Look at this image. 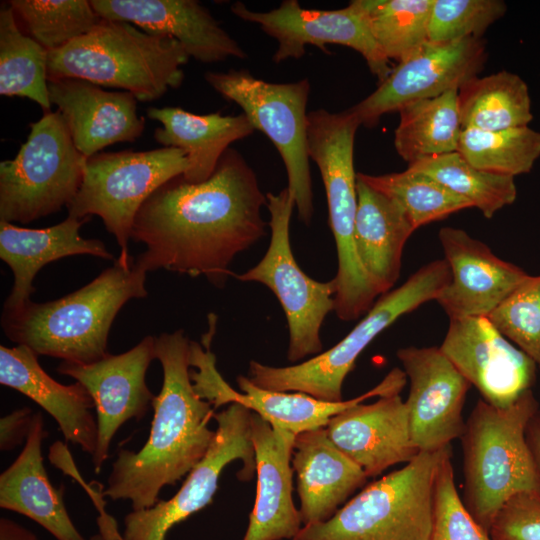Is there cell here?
Returning a JSON list of instances; mask_svg holds the SVG:
<instances>
[{"instance_id": "cell-1", "label": "cell", "mask_w": 540, "mask_h": 540, "mask_svg": "<svg viewBox=\"0 0 540 540\" xmlns=\"http://www.w3.org/2000/svg\"><path fill=\"white\" fill-rule=\"evenodd\" d=\"M266 203L253 169L229 148L206 181L190 183L177 176L143 203L131 239L146 249L135 263L145 272L205 276L223 287L234 276L230 265L235 256L265 236Z\"/></svg>"}, {"instance_id": "cell-2", "label": "cell", "mask_w": 540, "mask_h": 540, "mask_svg": "<svg viewBox=\"0 0 540 540\" xmlns=\"http://www.w3.org/2000/svg\"><path fill=\"white\" fill-rule=\"evenodd\" d=\"M190 341L182 329L155 337L163 382L152 403L149 437L138 452H118L102 491L112 500H129L132 511L153 507L161 489L189 473L214 438L208 427L214 407L197 394L190 377Z\"/></svg>"}, {"instance_id": "cell-3", "label": "cell", "mask_w": 540, "mask_h": 540, "mask_svg": "<svg viewBox=\"0 0 540 540\" xmlns=\"http://www.w3.org/2000/svg\"><path fill=\"white\" fill-rule=\"evenodd\" d=\"M146 275L134 258L120 253L111 267L80 289L2 312V329L11 341L38 356L82 364L99 361L109 354V331L120 309L130 299L147 296Z\"/></svg>"}, {"instance_id": "cell-4", "label": "cell", "mask_w": 540, "mask_h": 540, "mask_svg": "<svg viewBox=\"0 0 540 540\" xmlns=\"http://www.w3.org/2000/svg\"><path fill=\"white\" fill-rule=\"evenodd\" d=\"M539 410L532 389L512 405L495 407L477 400L465 421L463 504L489 533L501 507L513 496H540V478L526 441V427Z\"/></svg>"}, {"instance_id": "cell-5", "label": "cell", "mask_w": 540, "mask_h": 540, "mask_svg": "<svg viewBox=\"0 0 540 540\" xmlns=\"http://www.w3.org/2000/svg\"><path fill=\"white\" fill-rule=\"evenodd\" d=\"M189 55L175 39L147 33L123 21L103 19L87 34L48 51V79L78 78L123 89L138 101L178 88Z\"/></svg>"}, {"instance_id": "cell-6", "label": "cell", "mask_w": 540, "mask_h": 540, "mask_svg": "<svg viewBox=\"0 0 540 540\" xmlns=\"http://www.w3.org/2000/svg\"><path fill=\"white\" fill-rule=\"evenodd\" d=\"M451 445L420 451L406 465L365 487L329 520L302 526L292 540H430L434 495Z\"/></svg>"}, {"instance_id": "cell-7", "label": "cell", "mask_w": 540, "mask_h": 540, "mask_svg": "<svg viewBox=\"0 0 540 540\" xmlns=\"http://www.w3.org/2000/svg\"><path fill=\"white\" fill-rule=\"evenodd\" d=\"M361 125L349 109L332 113L317 109L308 113V155L320 170L325 187L329 224L337 248V292L334 311L343 321L366 314L379 295L358 258L355 247L357 173L353 152Z\"/></svg>"}, {"instance_id": "cell-8", "label": "cell", "mask_w": 540, "mask_h": 540, "mask_svg": "<svg viewBox=\"0 0 540 540\" xmlns=\"http://www.w3.org/2000/svg\"><path fill=\"white\" fill-rule=\"evenodd\" d=\"M450 279L451 271L445 259L429 262L401 286L383 294L332 348L292 366L274 367L252 360L247 377L265 390L294 391L324 401H342L344 380L362 351L398 318L436 300Z\"/></svg>"}, {"instance_id": "cell-9", "label": "cell", "mask_w": 540, "mask_h": 540, "mask_svg": "<svg viewBox=\"0 0 540 540\" xmlns=\"http://www.w3.org/2000/svg\"><path fill=\"white\" fill-rule=\"evenodd\" d=\"M86 160L62 115L44 112L30 124L16 156L0 163V221L27 224L68 207L81 186Z\"/></svg>"}, {"instance_id": "cell-10", "label": "cell", "mask_w": 540, "mask_h": 540, "mask_svg": "<svg viewBox=\"0 0 540 540\" xmlns=\"http://www.w3.org/2000/svg\"><path fill=\"white\" fill-rule=\"evenodd\" d=\"M204 79L222 97L238 104L255 129L273 142L287 172L298 218L309 225L314 212L307 147L309 80L272 83L246 70L211 71Z\"/></svg>"}, {"instance_id": "cell-11", "label": "cell", "mask_w": 540, "mask_h": 540, "mask_svg": "<svg viewBox=\"0 0 540 540\" xmlns=\"http://www.w3.org/2000/svg\"><path fill=\"white\" fill-rule=\"evenodd\" d=\"M187 167L186 153L174 147L99 152L86 160L79 191L67 207L68 216H99L121 253L128 254L132 226L143 203Z\"/></svg>"}, {"instance_id": "cell-12", "label": "cell", "mask_w": 540, "mask_h": 540, "mask_svg": "<svg viewBox=\"0 0 540 540\" xmlns=\"http://www.w3.org/2000/svg\"><path fill=\"white\" fill-rule=\"evenodd\" d=\"M266 198L271 230L267 251L258 264L234 277L261 283L274 293L289 328L287 357L297 362L323 352L320 329L326 316L334 311L337 280H314L297 264L290 245V221L296 205L289 189L267 193Z\"/></svg>"}, {"instance_id": "cell-13", "label": "cell", "mask_w": 540, "mask_h": 540, "mask_svg": "<svg viewBox=\"0 0 540 540\" xmlns=\"http://www.w3.org/2000/svg\"><path fill=\"white\" fill-rule=\"evenodd\" d=\"M214 332L202 337V344L190 341V377L197 394L209 401L214 409L239 403L260 415L272 426L295 435L304 431L326 427L338 413L372 397L400 394L407 382L403 369L393 368L372 389L349 400L324 401L301 392H281L262 389L247 376L239 375L240 391L233 389L216 368V357L210 350Z\"/></svg>"}, {"instance_id": "cell-14", "label": "cell", "mask_w": 540, "mask_h": 540, "mask_svg": "<svg viewBox=\"0 0 540 540\" xmlns=\"http://www.w3.org/2000/svg\"><path fill=\"white\" fill-rule=\"evenodd\" d=\"M251 415L252 411L239 403L228 404L215 413L217 428L204 457L173 497L125 516L123 540H166L174 525L211 503L224 467L235 460L243 463L238 476L242 480L251 479L256 471Z\"/></svg>"}, {"instance_id": "cell-15", "label": "cell", "mask_w": 540, "mask_h": 540, "mask_svg": "<svg viewBox=\"0 0 540 540\" xmlns=\"http://www.w3.org/2000/svg\"><path fill=\"white\" fill-rule=\"evenodd\" d=\"M230 9L236 17L259 25L277 41L272 56L275 63L301 58L308 45L329 53L327 45L338 44L360 53L380 83L393 69L375 42L356 0L335 10L306 9L297 0H284L278 8L265 12L253 11L240 1Z\"/></svg>"}, {"instance_id": "cell-16", "label": "cell", "mask_w": 540, "mask_h": 540, "mask_svg": "<svg viewBox=\"0 0 540 540\" xmlns=\"http://www.w3.org/2000/svg\"><path fill=\"white\" fill-rule=\"evenodd\" d=\"M487 60L482 38L452 42L427 41L398 62L389 76L365 99L349 108L367 127L405 104L437 97L478 76Z\"/></svg>"}, {"instance_id": "cell-17", "label": "cell", "mask_w": 540, "mask_h": 540, "mask_svg": "<svg viewBox=\"0 0 540 540\" xmlns=\"http://www.w3.org/2000/svg\"><path fill=\"white\" fill-rule=\"evenodd\" d=\"M439 348L481 399L495 407H509L536 382L535 362L488 317L450 319Z\"/></svg>"}, {"instance_id": "cell-18", "label": "cell", "mask_w": 540, "mask_h": 540, "mask_svg": "<svg viewBox=\"0 0 540 540\" xmlns=\"http://www.w3.org/2000/svg\"><path fill=\"white\" fill-rule=\"evenodd\" d=\"M155 358V337L146 336L130 350L82 364L62 361L57 371L80 382L92 396L98 427L97 447L92 455L95 473L108 458L110 443L119 428L130 419L140 420L155 396L145 377Z\"/></svg>"}, {"instance_id": "cell-19", "label": "cell", "mask_w": 540, "mask_h": 540, "mask_svg": "<svg viewBox=\"0 0 540 540\" xmlns=\"http://www.w3.org/2000/svg\"><path fill=\"white\" fill-rule=\"evenodd\" d=\"M410 382L405 401L411 438L419 451H436L460 439L471 384L439 347L400 348L396 353Z\"/></svg>"}, {"instance_id": "cell-20", "label": "cell", "mask_w": 540, "mask_h": 540, "mask_svg": "<svg viewBox=\"0 0 540 540\" xmlns=\"http://www.w3.org/2000/svg\"><path fill=\"white\" fill-rule=\"evenodd\" d=\"M450 282L435 301L449 319L488 317L528 277L522 268L497 257L465 230L446 226L438 234Z\"/></svg>"}, {"instance_id": "cell-21", "label": "cell", "mask_w": 540, "mask_h": 540, "mask_svg": "<svg viewBox=\"0 0 540 540\" xmlns=\"http://www.w3.org/2000/svg\"><path fill=\"white\" fill-rule=\"evenodd\" d=\"M102 19L123 21L155 35L171 37L189 57L216 63L246 52L196 0H91Z\"/></svg>"}, {"instance_id": "cell-22", "label": "cell", "mask_w": 540, "mask_h": 540, "mask_svg": "<svg viewBox=\"0 0 540 540\" xmlns=\"http://www.w3.org/2000/svg\"><path fill=\"white\" fill-rule=\"evenodd\" d=\"M48 90L51 105L86 158L112 144L134 142L144 131L145 118L129 92L108 91L78 78L48 79Z\"/></svg>"}, {"instance_id": "cell-23", "label": "cell", "mask_w": 540, "mask_h": 540, "mask_svg": "<svg viewBox=\"0 0 540 540\" xmlns=\"http://www.w3.org/2000/svg\"><path fill=\"white\" fill-rule=\"evenodd\" d=\"M325 429L367 477L408 463L420 452L412 442L408 410L400 394L354 405L332 417Z\"/></svg>"}, {"instance_id": "cell-24", "label": "cell", "mask_w": 540, "mask_h": 540, "mask_svg": "<svg viewBox=\"0 0 540 540\" xmlns=\"http://www.w3.org/2000/svg\"><path fill=\"white\" fill-rule=\"evenodd\" d=\"M295 437L252 412L257 490L242 540L293 539L301 530L299 510L292 498L291 459Z\"/></svg>"}, {"instance_id": "cell-25", "label": "cell", "mask_w": 540, "mask_h": 540, "mask_svg": "<svg viewBox=\"0 0 540 540\" xmlns=\"http://www.w3.org/2000/svg\"><path fill=\"white\" fill-rule=\"evenodd\" d=\"M0 384L32 399L55 419L66 441L94 454L98 427L91 410L95 403L80 382L60 384L42 369L38 355L29 347L1 345Z\"/></svg>"}, {"instance_id": "cell-26", "label": "cell", "mask_w": 540, "mask_h": 540, "mask_svg": "<svg viewBox=\"0 0 540 540\" xmlns=\"http://www.w3.org/2000/svg\"><path fill=\"white\" fill-rule=\"evenodd\" d=\"M90 217L68 216L54 226L42 229L22 228L0 221V258L13 273V285L3 304V312H14L31 301L33 280L48 263L73 255H91L114 259L98 239L83 238L79 231Z\"/></svg>"}, {"instance_id": "cell-27", "label": "cell", "mask_w": 540, "mask_h": 540, "mask_svg": "<svg viewBox=\"0 0 540 540\" xmlns=\"http://www.w3.org/2000/svg\"><path fill=\"white\" fill-rule=\"evenodd\" d=\"M291 465L303 526L329 520L368 478L330 440L325 427L296 435Z\"/></svg>"}, {"instance_id": "cell-28", "label": "cell", "mask_w": 540, "mask_h": 540, "mask_svg": "<svg viewBox=\"0 0 540 540\" xmlns=\"http://www.w3.org/2000/svg\"><path fill=\"white\" fill-rule=\"evenodd\" d=\"M47 436L42 413H34L22 451L0 475V507L30 518L57 540H86L68 514L64 485L55 488L48 478L41 451Z\"/></svg>"}, {"instance_id": "cell-29", "label": "cell", "mask_w": 540, "mask_h": 540, "mask_svg": "<svg viewBox=\"0 0 540 540\" xmlns=\"http://www.w3.org/2000/svg\"><path fill=\"white\" fill-rule=\"evenodd\" d=\"M355 247L378 294H385L401 272L404 246L415 228L403 207L357 177Z\"/></svg>"}, {"instance_id": "cell-30", "label": "cell", "mask_w": 540, "mask_h": 540, "mask_svg": "<svg viewBox=\"0 0 540 540\" xmlns=\"http://www.w3.org/2000/svg\"><path fill=\"white\" fill-rule=\"evenodd\" d=\"M146 113L148 118L162 124L155 129L156 142L186 153L188 167L182 177L190 183L209 179L230 144L256 131L244 113L198 115L168 106L149 107Z\"/></svg>"}, {"instance_id": "cell-31", "label": "cell", "mask_w": 540, "mask_h": 540, "mask_svg": "<svg viewBox=\"0 0 540 540\" xmlns=\"http://www.w3.org/2000/svg\"><path fill=\"white\" fill-rule=\"evenodd\" d=\"M398 112L394 146L408 164L457 151L463 129L457 89L409 102Z\"/></svg>"}, {"instance_id": "cell-32", "label": "cell", "mask_w": 540, "mask_h": 540, "mask_svg": "<svg viewBox=\"0 0 540 540\" xmlns=\"http://www.w3.org/2000/svg\"><path fill=\"white\" fill-rule=\"evenodd\" d=\"M458 102L463 129L503 130L529 126L533 120L527 83L505 70L464 83Z\"/></svg>"}, {"instance_id": "cell-33", "label": "cell", "mask_w": 540, "mask_h": 540, "mask_svg": "<svg viewBox=\"0 0 540 540\" xmlns=\"http://www.w3.org/2000/svg\"><path fill=\"white\" fill-rule=\"evenodd\" d=\"M9 2L0 7V94L25 97L44 112L51 111L48 90V51L17 21Z\"/></svg>"}, {"instance_id": "cell-34", "label": "cell", "mask_w": 540, "mask_h": 540, "mask_svg": "<svg viewBox=\"0 0 540 540\" xmlns=\"http://www.w3.org/2000/svg\"><path fill=\"white\" fill-rule=\"evenodd\" d=\"M408 168L433 178L466 199L485 218H492L500 209L512 205L517 197L513 177L479 170L457 151L415 161Z\"/></svg>"}, {"instance_id": "cell-35", "label": "cell", "mask_w": 540, "mask_h": 540, "mask_svg": "<svg viewBox=\"0 0 540 540\" xmlns=\"http://www.w3.org/2000/svg\"><path fill=\"white\" fill-rule=\"evenodd\" d=\"M457 152L475 168L501 176L529 173L540 157V132L529 126L462 129Z\"/></svg>"}, {"instance_id": "cell-36", "label": "cell", "mask_w": 540, "mask_h": 540, "mask_svg": "<svg viewBox=\"0 0 540 540\" xmlns=\"http://www.w3.org/2000/svg\"><path fill=\"white\" fill-rule=\"evenodd\" d=\"M388 60L400 62L428 39L434 0H356Z\"/></svg>"}, {"instance_id": "cell-37", "label": "cell", "mask_w": 540, "mask_h": 540, "mask_svg": "<svg viewBox=\"0 0 540 540\" xmlns=\"http://www.w3.org/2000/svg\"><path fill=\"white\" fill-rule=\"evenodd\" d=\"M357 177L375 190L398 202L406 211L415 230L472 207L433 178L409 168L382 175L357 173Z\"/></svg>"}, {"instance_id": "cell-38", "label": "cell", "mask_w": 540, "mask_h": 540, "mask_svg": "<svg viewBox=\"0 0 540 540\" xmlns=\"http://www.w3.org/2000/svg\"><path fill=\"white\" fill-rule=\"evenodd\" d=\"M29 36L47 51L87 34L103 19L87 0L8 1Z\"/></svg>"}, {"instance_id": "cell-39", "label": "cell", "mask_w": 540, "mask_h": 540, "mask_svg": "<svg viewBox=\"0 0 540 540\" xmlns=\"http://www.w3.org/2000/svg\"><path fill=\"white\" fill-rule=\"evenodd\" d=\"M488 318L540 369V275H529Z\"/></svg>"}, {"instance_id": "cell-40", "label": "cell", "mask_w": 540, "mask_h": 540, "mask_svg": "<svg viewBox=\"0 0 540 540\" xmlns=\"http://www.w3.org/2000/svg\"><path fill=\"white\" fill-rule=\"evenodd\" d=\"M506 9L502 0H434L428 39L452 42L481 38L490 25L504 16Z\"/></svg>"}, {"instance_id": "cell-41", "label": "cell", "mask_w": 540, "mask_h": 540, "mask_svg": "<svg viewBox=\"0 0 540 540\" xmlns=\"http://www.w3.org/2000/svg\"><path fill=\"white\" fill-rule=\"evenodd\" d=\"M430 540H492L468 513L458 494L451 457L443 462L437 475Z\"/></svg>"}, {"instance_id": "cell-42", "label": "cell", "mask_w": 540, "mask_h": 540, "mask_svg": "<svg viewBox=\"0 0 540 540\" xmlns=\"http://www.w3.org/2000/svg\"><path fill=\"white\" fill-rule=\"evenodd\" d=\"M489 535L492 540H540V496L511 497L496 515Z\"/></svg>"}, {"instance_id": "cell-43", "label": "cell", "mask_w": 540, "mask_h": 540, "mask_svg": "<svg viewBox=\"0 0 540 540\" xmlns=\"http://www.w3.org/2000/svg\"><path fill=\"white\" fill-rule=\"evenodd\" d=\"M34 413L25 406L14 410L0 419V449L8 451L27 439Z\"/></svg>"}, {"instance_id": "cell-44", "label": "cell", "mask_w": 540, "mask_h": 540, "mask_svg": "<svg viewBox=\"0 0 540 540\" xmlns=\"http://www.w3.org/2000/svg\"><path fill=\"white\" fill-rule=\"evenodd\" d=\"M526 441L540 478V408L527 424Z\"/></svg>"}, {"instance_id": "cell-45", "label": "cell", "mask_w": 540, "mask_h": 540, "mask_svg": "<svg viewBox=\"0 0 540 540\" xmlns=\"http://www.w3.org/2000/svg\"><path fill=\"white\" fill-rule=\"evenodd\" d=\"M0 540H39L24 526L8 518L0 519Z\"/></svg>"}, {"instance_id": "cell-46", "label": "cell", "mask_w": 540, "mask_h": 540, "mask_svg": "<svg viewBox=\"0 0 540 540\" xmlns=\"http://www.w3.org/2000/svg\"><path fill=\"white\" fill-rule=\"evenodd\" d=\"M89 540H106V539L103 538V537L98 533V534H95V535L91 536ZM122 540H123V539H122Z\"/></svg>"}]
</instances>
